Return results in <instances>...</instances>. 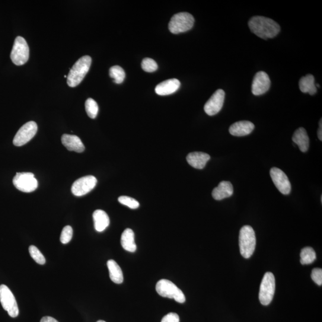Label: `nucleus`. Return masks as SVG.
Segmentation results:
<instances>
[{
	"label": "nucleus",
	"mask_w": 322,
	"mask_h": 322,
	"mask_svg": "<svg viewBox=\"0 0 322 322\" xmlns=\"http://www.w3.org/2000/svg\"><path fill=\"white\" fill-rule=\"evenodd\" d=\"M248 26L252 33L264 40L275 37L280 31L279 25L275 21L259 16L252 18Z\"/></svg>",
	"instance_id": "obj_1"
},
{
	"label": "nucleus",
	"mask_w": 322,
	"mask_h": 322,
	"mask_svg": "<svg viewBox=\"0 0 322 322\" xmlns=\"http://www.w3.org/2000/svg\"><path fill=\"white\" fill-rule=\"evenodd\" d=\"M91 61V57L84 56L76 62L67 76L69 87H75L80 84L90 69Z\"/></svg>",
	"instance_id": "obj_2"
},
{
	"label": "nucleus",
	"mask_w": 322,
	"mask_h": 322,
	"mask_svg": "<svg viewBox=\"0 0 322 322\" xmlns=\"http://www.w3.org/2000/svg\"><path fill=\"white\" fill-rule=\"evenodd\" d=\"M240 248L242 257L250 258L256 246V234L253 228L250 226H245L241 229L240 233Z\"/></svg>",
	"instance_id": "obj_3"
},
{
	"label": "nucleus",
	"mask_w": 322,
	"mask_h": 322,
	"mask_svg": "<svg viewBox=\"0 0 322 322\" xmlns=\"http://www.w3.org/2000/svg\"><path fill=\"white\" fill-rule=\"evenodd\" d=\"M156 290L158 294L163 297L174 299L179 303H184L186 301V297L182 291L170 280H159L156 285Z\"/></svg>",
	"instance_id": "obj_4"
},
{
	"label": "nucleus",
	"mask_w": 322,
	"mask_h": 322,
	"mask_svg": "<svg viewBox=\"0 0 322 322\" xmlns=\"http://www.w3.org/2000/svg\"><path fill=\"white\" fill-rule=\"evenodd\" d=\"M194 19L189 13L181 12L172 17L168 25L171 33L178 34L189 31L193 27Z\"/></svg>",
	"instance_id": "obj_5"
},
{
	"label": "nucleus",
	"mask_w": 322,
	"mask_h": 322,
	"mask_svg": "<svg viewBox=\"0 0 322 322\" xmlns=\"http://www.w3.org/2000/svg\"><path fill=\"white\" fill-rule=\"evenodd\" d=\"M30 57V49L23 37L16 38L11 52V58L15 65L21 66L28 62Z\"/></svg>",
	"instance_id": "obj_6"
},
{
	"label": "nucleus",
	"mask_w": 322,
	"mask_h": 322,
	"mask_svg": "<svg viewBox=\"0 0 322 322\" xmlns=\"http://www.w3.org/2000/svg\"><path fill=\"white\" fill-rule=\"evenodd\" d=\"M275 278L272 273L267 272L261 282L259 299L261 304L269 305L272 302L275 292Z\"/></svg>",
	"instance_id": "obj_7"
},
{
	"label": "nucleus",
	"mask_w": 322,
	"mask_h": 322,
	"mask_svg": "<svg viewBox=\"0 0 322 322\" xmlns=\"http://www.w3.org/2000/svg\"><path fill=\"white\" fill-rule=\"evenodd\" d=\"M0 302L10 316H18L19 311L17 300L11 289L5 285H0Z\"/></svg>",
	"instance_id": "obj_8"
},
{
	"label": "nucleus",
	"mask_w": 322,
	"mask_h": 322,
	"mask_svg": "<svg viewBox=\"0 0 322 322\" xmlns=\"http://www.w3.org/2000/svg\"><path fill=\"white\" fill-rule=\"evenodd\" d=\"M13 183L17 189L21 192L31 193L38 187V181L31 173H18L16 174Z\"/></svg>",
	"instance_id": "obj_9"
},
{
	"label": "nucleus",
	"mask_w": 322,
	"mask_h": 322,
	"mask_svg": "<svg viewBox=\"0 0 322 322\" xmlns=\"http://www.w3.org/2000/svg\"><path fill=\"white\" fill-rule=\"evenodd\" d=\"M37 130V124L34 121H30L24 124L15 136L14 145L19 147L27 144L36 135Z\"/></svg>",
	"instance_id": "obj_10"
},
{
	"label": "nucleus",
	"mask_w": 322,
	"mask_h": 322,
	"mask_svg": "<svg viewBox=\"0 0 322 322\" xmlns=\"http://www.w3.org/2000/svg\"><path fill=\"white\" fill-rule=\"evenodd\" d=\"M97 183V178L92 175H87L76 180L72 186V192L76 196H82L91 192Z\"/></svg>",
	"instance_id": "obj_11"
},
{
	"label": "nucleus",
	"mask_w": 322,
	"mask_h": 322,
	"mask_svg": "<svg viewBox=\"0 0 322 322\" xmlns=\"http://www.w3.org/2000/svg\"><path fill=\"white\" fill-rule=\"evenodd\" d=\"M270 176L277 189L283 194H289L291 191V184L286 174L280 169L274 167L271 169Z\"/></svg>",
	"instance_id": "obj_12"
},
{
	"label": "nucleus",
	"mask_w": 322,
	"mask_h": 322,
	"mask_svg": "<svg viewBox=\"0 0 322 322\" xmlns=\"http://www.w3.org/2000/svg\"><path fill=\"white\" fill-rule=\"evenodd\" d=\"M225 98V92L222 89L217 90L204 106V111L209 116H215L222 109Z\"/></svg>",
	"instance_id": "obj_13"
},
{
	"label": "nucleus",
	"mask_w": 322,
	"mask_h": 322,
	"mask_svg": "<svg viewBox=\"0 0 322 322\" xmlns=\"http://www.w3.org/2000/svg\"><path fill=\"white\" fill-rule=\"evenodd\" d=\"M270 85V79L267 73L258 72L255 75L252 84V92L255 95H262L269 91Z\"/></svg>",
	"instance_id": "obj_14"
},
{
	"label": "nucleus",
	"mask_w": 322,
	"mask_h": 322,
	"mask_svg": "<svg viewBox=\"0 0 322 322\" xmlns=\"http://www.w3.org/2000/svg\"><path fill=\"white\" fill-rule=\"evenodd\" d=\"M254 128L255 126L253 123L248 121H242L232 124L229 128V132L232 136H245L253 132Z\"/></svg>",
	"instance_id": "obj_15"
},
{
	"label": "nucleus",
	"mask_w": 322,
	"mask_h": 322,
	"mask_svg": "<svg viewBox=\"0 0 322 322\" xmlns=\"http://www.w3.org/2000/svg\"><path fill=\"white\" fill-rule=\"evenodd\" d=\"M210 156L206 153L201 152H194L190 153L187 156V161L188 164L192 167L199 170H202L209 161Z\"/></svg>",
	"instance_id": "obj_16"
},
{
	"label": "nucleus",
	"mask_w": 322,
	"mask_h": 322,
	"mask_svg": "<svg viewBox=\"0 0 322 322\" xmlns=\"http://www.w3.org/2000/svg\"><path fill=\"white\" fill-rule=\"evenodd\" d=\"M61 140L63 145L68 151L78 153L84 151L85 146L78 136L65 134L62 136Z\"/></svg>",
	"instance_id": "obj_17"
},
{
	"label": "nucleus",
	"mask_w": 322,
	"mask_h": 322,
	"mask_svg": "<svg viewBox=\"0 0 322 322\" xmlns=\"http://www.w3.org/2000/svg\"><path fill=\"white\" fill-rule=\"evenodd\" d=\"M180 86V82L177 79H170L159 83L155 88V92L160 95H170L176 91Z\"/></svg>",
	"instance_id": "obj_18"
},
{
	"label": "nucleus",
	"mask_w": 322,
	"mask_h": 322,
	"mask_svg": "<svg viewBox=\"0 0 322 322\" xmlns=\"http://www.w3.org/2000/svg\"><path fill=\"white\" fill-rule=\"evenodd\" d=\"M234 193V187L230 181H223L219 186L212 190L213 198L217 200H221L231 197Z\"/></svg>",
	"instance_id": "obj_19"
},
{
	"label": "nucleus",
	"mask_w": 322,
	"mask_h": 322,
	"mask_svg": "<svg viewBox=\"0 0 322 322\" xmlns=\"http://www.w3.org/2000/svg\"><path fill=\"white\" fill-rule=\"evenodd\" d=\"M292 140L298 146L301 152H307L310 145V140L307 132L304 128L300 127L295 131L292 137Z\"/></svg>",
	"instance_id": "obj_20"
},
{
	"label": "nucleus",
	"mask_w": 322,
	"mask_h": 322,
	"mask_svg": "<svg viewBox=\"0 0 322 322\" xmlns=\"http://www.w3.org/2000/svg\"><path fill=\"white\" fill-rule=\"evenodd\" d=\"M92 218H93L95 229L98 232L104 231L110 225L109 216L103 210H95L92 214Z\"/></svg>",
	"instance_id": "obj_21"
},
{
	"label": "nucleus",
	"mask_w": 322,
	"mask_h": 322,
	"mask_svg": "<svg viewBox=\"0 0 322 322\" xmlns=\"http://www.w3.org/2000/svg\"><path fill=\"white\" fill-rule=\"evenodd\" d=\"M121 244L124 250L134 253L137 246L135 240V233L131 229H127L121 235Z\"/></svg>",
	"instance_id": "obj_22"
},
{
	"label": "nucleus",
	"mask_w": 322,
	"mask_h": 322,
	"mask_svg": "<svg viewBox=\"0 0 322 322\" xmlns=\"http://www.w3.org/2000/svg\"><path fill=\"white\" fill-rule=\"evenodd\" d=\"M299 87L300 90L304 93L314 95L317 92L314 76L311 74H308L300 79L299 82Z\"/></svg>",
	"instance_id": "obj_23"
},
{
	"label": "nucleus",
	"mask_w": 322,
	"mask_h": 322,
	"mask_svg": "<svg viewBox=\"0 0 322 322\" xmlns=\"http://www.w3.org/2000/svg\"><path fill=\"white\" fill-rule=\"evenodd\" d=\"M108 269H109L110 278L117 284H121L124 281L123 271L121 267L113 260H110L107 262Z\"/></svg>",
	"instance_id": "obj_24"
},
{
	"label": "nucleus",
	"mask_w": 322,
	"mask_h": 322,
	"mask_svg": "<svg viewBox=\"0 0 322 322\" xmlns=\"http://www.w3.org/2000/svg\"><path fill=\"white\" fill-rule=\"evenodd\" d=\"M300 262L302 265H307L313 263L316 259V254L311 247H305L302 249L300 254Z\"/></svg>",
	"instance_id": "obj_25"
},
{
	"label": "nucleus",
	"mask_w": 322,
	"mask_h": 322,
	"mask_svg": "<svg viewBox=\"0 0 322 322\" xmlns=\"http://www.w3.org/2000/svg\"><path fill=\"white\" fill-rule=\"evenodd\" d=\"M110 75L116 84H121L126 78L124 70L120 66H114L110 69Z\"/></svg>",
	"instance_id": "obj_26"
},
{
	"label": "nucleus",
	"mask_w": 322,
	"mask_h": 322,
	"mask_svg": "<svg viewBox=\"0 0 322 322\" xmlns=\"http://www.w3.org/2000/svg\"><path fill=\"white\" fill-rule=\"evenodd\" d=\"M85 111L87 112L88 116L90 117V119H95L98 112V106L96 101L91 98H89L85 101Z\"/></svg>",
	"instance_id": "obj_27"
},
{
	"label": "nucleus",
	"mask_w": 322,
	"mask_h": 322,
	"mask_svg": "<svg viewBox=\"0 0 322 322\" xmlns=\"http://www.w3.org/2000/svg\"><path fill=\"white\" fill-rule=\"evenodd\" d=\"M29 252H30L31 257L33 258L36 263L41 264V265H43L46 263L45 257H44L43 254L41 253V251L36 247L31 245L29 248Z\"/></svg>",
	"instance_id": "obj_28"
},
{
	"label": "nucleus",
	"mask_w": 322,
	"mask_h": 322,
	"mask_svg": "<svg viewBox=\"0 0 322 322\" xmlns=\"http://www.w3.org/2000/svg\"><path fill=\"white\" fill-rule=\"evenodd\" d=\"M142 68L146 72H154L157 71L158 65L154 59L145 58L142 62Z\"/></svg>",
	"instance_id": "obj_29"
},
{
	"label": "nucleus",
	"mask_w": 322,
	"mask_h": 322,
	"mask_svg": "<svg viewBox=\"0 0 322 322\" xmlns=\"http://www.w3.org/2000/svg\"><path fill=\"white\" fill-rule=\"evenodd\" d=\"M119 201L123 205L129 207L131 209H137L140 206L138 200L129 196H120L119 198Z\"/></svg>",
	"instance_id": "obj_30"
},
{
	"label": "nucleus",
	"mask_w": 322,
	"mask_h": 322,
	"mask_svg": "<svg viewBox=\"0 0 322 322\" xmlns=\"http://www.w3.org/2000/svg\"><path fill=\"white\" fill-rule=\"evenodd\" d=\"M72 236V228L70 226H66L63 229L61 235H60V241L63 244H68L71 241Z\"/></svg>",
	"instance_id": "obj_31"
},
{
	"label": "nucleus",
	"mask_w": 322,
	"mask_h": 322,
	"mask_svg": "<svg viewBox=\"0 0 322 322\" xmlns=\"http://www.w3.org/2000/svg\"><path fill=\"white\" fill-rule=\"evenodd\" d=\"M311 279L318 286L322 285V270L319 268H315L312 270Z\"/></svg>",
	"instance_id": "obj_32"
},
{
	"label": "nucleus",
	"mask_w": 322,
	"mask_h": 322,
	"mask_svg": "<svg viewBox=\"0 0 322 322\" xmlns=\"http://www.w3.org/2000/svg\"><path fill=\"white\" fill-rule=\"evenodd\" d=\"M161 322H180V318L177 314L170 313L165 315Z\"/></svg>",
	"instance_id": "obj_33"
},
{
	"label": "nucleus",
	"mask_w": 322,
	"mask_h": 322,
	"mask_svg": "<svg viewBox=\"0 0 322 322\" xmlns=\"http://www.w3.org/2000/svg\"><path fill=\"white\" fill-rule=\"evenodd\" d=\"M40 322H59L55 318L50 316H46L41 318Z\"/></svg>",
	"instance_id": "obj_34"
},
{
	"label": "nucleus",
	"mask_w": 322,
	"mask_h": 322,
	"mask_svg": "<svg viewBox=\"0 0 322 322\" xmlns=\"http://www.w3.org/2000/svg\"><path fill=\"white\" fill-rule=\"evenodd\" d=\"M317 136H318V138L321 141L322 140V123H321V119L320 121L319 122V128H318V132H317Z\"/></svg>",
	"instance_id": "obj_35"
},
{
	"label": "nucleus",
	"mask_w": 322,
	"mask_h": 322,
	"mask_svg": "<svg viewBox=\"0 0 322 322\" xmlns=\"http://www.w3.org/2000/svg\"><path fill=\"white\" fill-rule=\"evenodd\" d=\"M97 322H106V321H103V320H98Z\"/></svg>",
	"instance_id": "obj_36"
}]
</instances>
